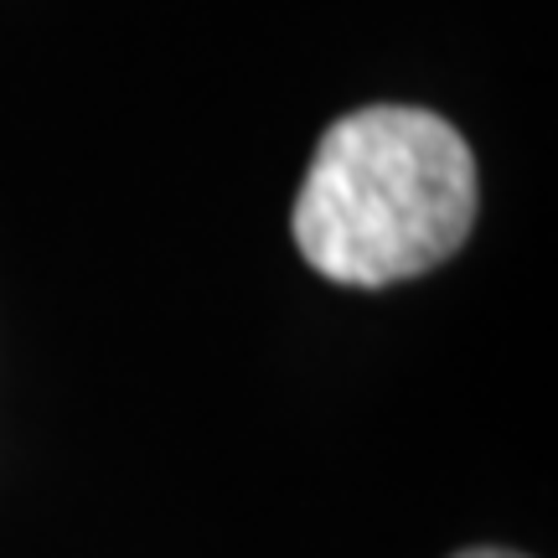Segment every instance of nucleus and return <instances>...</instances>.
<instances>
[{
	"label": "nucleus",
	"mask_w": 558,
	"mask_h": 558,
	"mask_svg": "<svg viewBox=\"0 0 558 558\" xmlns=\"http://www.w3.org/2000/svg\"><path fill=\"white\" fill-rule=\"evenodd\" d=\"M456 558H527V554H512V548H465Z\"/></svg>",
	"instance_id": "2"
},
{
	"label": "nucleus",
	"mask_w": 558,
	"mask_h": 558,
	"mask_svg": "<svg viewBox=\"0 0 558 558\" xmlns=\"http://www.w3.org/2000/svg\"><path fill=\"white\" fill-rule=\"evenodd\" d=\"M290 222L305 264L337 284L429 275L476 222V156L429 109L373 104L320 135Z\"/></svg>",
	"instance_id": "1"
}]
</instances>
